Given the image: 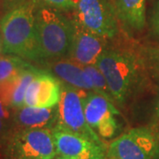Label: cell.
Listing matches in <instances>:
<instances>
[{"mask_svg": "<svg viewBox=\"0 0 159 159\" xmlns=\"http://www.w3.org/2000/svg\"><path fill=\"white\" fill-rule=\"evenodd\" d=\"M33 0L25 1L11 8L0 20L3 51L24 60L41 62L36 34L35 11Z\"/></svg>", "mask_w": 159, "mask_h": 159, "instance_id": "obj_1", "label": "cell"}, {"mask_svg": "<svg viewBox=\"0 0 159 159\" xmlns=\"http://www.w3.org/2000/svg\"><path fill=\"white\" fill-rule=\"evenodd\" d=\"M35 26L42 62L68 58L74 36L73 20L58 9L37 6Z\"/></svg>", "mask_w": 159, "mask_h": 159, "instance_id": "obj_2", "label": "cell"}, {"mask_svg": "<svg viewBox=\"0 0 159 159\" xmlns=\"http://www.w3.org/2000/svg\"><path fill=\"white\" fill-rule=\"evenodd\" d=\"M96 66L107 80L115 102L124 104L139 80L141 60L132 51L106 49Z\"/></svg>", "mask_w": 159, "mask_h": 159, "instance_id": "obj_3", "label": "cell"}, {"mask_svg": "<svg viewBox=\"0 0 159 159\" xmlns=\"http://www.w3.org/2000/svg\"><path fill=\"white\" fill-rule=\"evenodd\" d=\"M73 11L74 20L102 38H113L119 32V20L110 0H80Z\"/></svg>", "mask_w": 159, "mask_h": 159, "instance_id": "obj_4", "label": "cell"}, {"mask_svg": "<svg viewBox=\"0 0 159 159\" xmlns=\"http://www.w3.org/2000/svg\"><path fill=\"white\" fill-rule=\"evenodd\" d=\"M159 140L148 127H136L127 131L111 142L108 159H155Z\"/></svg>", "mask_w": 159, "mask_h": 159, "instance_id": "obj_5", "label": "cell"}, {"mask_svg": "<svg viewBox=\"0 0 159 159\" xmlns=\"http://www.w3.org/2000/svg\"><path fill=\"white\" fill-rule=\"evenodd\" d=\"M88 93L62 83L61 99L57 104V123L93 142L103 145L99 135L86 120L83 102Z\"/></svg>", "mask_w": 159, "mask_h": 159, "instance_id": "obj_6", "label": "cell"}, {"mask_svg": "<svg viewBox=\"0 0 159 159\" xmlns=\"http://www.w3.org/2000/svg\"><path fill=\"white\" fill-rule=\"evenodd\" d=\"M10 151L14 159H55L57 150L51 129H20L13 135Z\"/></svg>", "mask_w": 159, "mask_h": 159, "instance_id": "obj_7", "label": "cell"}, {"mask_svg": "<svg viewBox=\"0 0 159 159\" xmlns=\"http://www.w3.org/2000/svg\"><path fill=\"white\" fill-rule=\"evenodd\" d=\"M57 154L59 157L76 159H105V149L100 145L58 124L52 129Z\"/></svg>", "mask_w": 159, "mask_h": 159, "instance_id": "obj_8", "label": "cell"}, {"mask_svg": "<svg viewBox=\"0 0 159 159\" xmlns=\"http://www.w3.org/2000/svg\"><path fill=\"white\" fill-rule=\"evenodd\" d=\"M83 108L88 124L99 136L109 139L116 134L119 129L116 115L120 113L113 102L95 92H89Z\"/></svg>", "mask_w": 159, "mask_h": 159, "instance_id": "obj_9", "label": "cell"}, {"mask_svg": "<svg viewBox=\"0 0 159 159\" xmlns=\"http://www.w3.org/2000/svg\"><path fill=\"white\" fill-rule=\"evenodd\" d=\"M72 20L74 36L68 58L83 66L96 65L106 50V39L90 32L74 18Z\"/></svg>", "mask_w": 159, "mask_h": 159, "instance_id": "obj_10", "label": "cell"}, {"mask_svg": "<svg viewBox=\"0 0 159 159\" xmlns=\"http://www.w3.org/2000/svg\"><path fill=\"white\" fill-rule=\"evenodd\" d=\"M62 82L47 70L39 73L27 89L24 106L51 108L57 106L61 99Z\"/></svg>", "mask_w": 159, "mask_h": 159, "instance_id": "obj_11", "label": "cell"}, {"mask_svg": "<svg viewBox=\"0 0 159 159\" xmlns=\"http://www.w3.org/2000/svg\"><path fill=\"white\" fill-rule=\"evenodd\" d=\"M48 72L53 74L63 84L78 90L93 92V87L84 66L67 58L44 61Z\"/></svg>", "mask_w": 159, "mask_h": 159, "instance_id": "obj_12", "label": "cell"}, {"mask_svg": "<svg viewBox=\"0 0 159 159\" xmlns=\"http://www.w3.org/2000/svg\"><path fill=\"white\" fill-rule=\"evenodd\" d=\"M14 122L20 129H52L57 124V106L51 108L23 106L16 111Z\"/></svg>", "mask_w": 159, "mask_h": 159, "instance_id": "obj_13", "label": "cell"}, {"mask_svg": "<svg viewBox=\"0 0 159 159\" xmlns=\"http://www.w3.org/2000/svg\"><path fill=\"white\" fill-rule=\"evenodd\" d=\"M119 20L127 29L142 30L146 25V0H115Z\"/></svg>", "mask_w": 159, "mask_h": 159, "instance_id": "obj_14", "label": "cell"}, {"mask_svg": "<svg viewBox=\"0 0 159 159\" xmlns=\"http://www.w3.org/2000/svg\"><path fill=\"white\" fill-rule=\"evenodd\" d=\"M31 65L23 58L13 55L0 57V82L11 79L29 68Z\"/></svg>", "mask_w": 159, "mask_h": 159, "instance_id": "obj_15", "label": "cell"}, {"mask_svg": "<svg viewBox=\"0 0 159 159\" xmlns=\"http://www.w3.org/2000/svg\"><path fill=\"white\" fill-rule=\"evenodd\" d=\"M84 70L91 80L92 87H93V92L105 97L109 101L114 103L115 101H114L112 95L111 93L107 80L97 66L96 65L86 66H84Z\"/></svg>", "mask_w": 159, "mask_h": 159, "instance_id": "obj_16", "label": "cell"}, {"mask_svg": "<svg viewBox=\"0 0 159 159\" xmlns=\"http://www.w3.org/2000/svg\"><path fill=\"white\" fill-rule=\"evenodd\" d=\"M37 6H47L60 11L74 10L80 0H33Z\"/></svg>", "mask_w": 159, "mask_h": 159, "instance_id": "obj_17", "label": "cell"}, {"mask_svg": "<svg viewBox=\"0 0 159 159\" xmlns=\"http://www.w3.org/2000/svg\"><path fill=\"white\" fill-rule=\"evenodd\" d=\"M146 56L149 63V66L159 78V47L148 49L146 51Z\"/></svg>", "mask_w": 159, "mask_h": 159, "instance_id": "obj_18", "label": "cell"}, {"mask_svg": "<svg viewBox=\"0 0 159 159\" xmlns=\"http://www.w3.org/2000/svg\"><path fill=\"white\" fill-rule=\"evenodd\" d=\"M151 26L154 32L159 35V0L155 5L151 15Z\"/></svg>", "mask_w": 159, "mask_h": 159, "instance_id": "obj_19", "label": "cell"}, {"mask_svg": "<svg viewBox=\"0 0 159 159\" xmlns=\"http://www.w3.org/2000/svg\"><path fill=\"white\" fill-rule=\"evenodd\" d=\"M14 6L12 0H0V20Z\"/></svg>", "mask_w": 159, "mask_h": 159, "instance_id": "obj_20", "label": "cell"}, {"mask_svg": "<svg viewBox=\"0 0 159 159\" xmlns=\"http://www.w3.org/2000/svg\"><path fill=\"white\" fill-rule=\"evenodd\" d=\"M10 119V111H9V107H7L4 102L0 99V119L5 121Z\"/></svg>", "mask_w": 159, "mask_h": 159, "instance_id": "obj_21", "label": "cell"}, {"mask_svg": "<svg viewBox=\"0 0 159 159\" xmlns=\"http://www.w3.org/2000/svg\"><path fill=\"white\" fill-rule=\"evenodd\" d=\"M4 134H5V123L3 120L0 119V142L3 139Z\"/></svg>", "mask_w": 159, "mask_h": 159, "instance_id": "obj_22", "label": "cell"}, {"mask_svg": "<svg viewBox=\"0 0 159 159\" xmlns=\"http://www.w3.org/2000/svg\"><path fill=\"white\" fill-rule=\"evenodd\" d=\"M55 159H76V158H68V157H56Z\"/></svg>", "mask_w": 159, "mask_h": 159, "instance_id": "obj_23", "label": "cell"}, {"mask_svg": "<svg viewBox=\"0 0 159 159\" xmlns=\"http://www.w3.org/2000/svg\"><path fill=\"white\" fill-rule=\"evenodd\" d=\"M155 159H159V143H158V148H157V156Z\"/></svg>", "mask_w": 159, "mask_h": 159, "instance_id": "obj_24", "label": "cell"}, {"mask_svg": "<svg viewBox=\"0 0 159 159\" xmlns=\"http://www.w3.org/2000/svg\"><path fill=\"white\" fill-rule=\"evenodd\" d=\"M157 117L159 118V102H158V105H157Z\"/></svg>", "mask_w": 159, "mask_h": 159, "instance_id": "obj_25", "label": "cell"}, {"mask_svg": "<svg viewBox=\"0 0 159 159\" xmlns=\"http://www.w3.org/2000/svg\"><path fill=\"white\" fill-rule=\"evenodd\" d=\"M0 51H1V45H0Z\"/></svg>", "mask_w": 159, "mask_h": 159, "instance_id": "obj_26", "label": "cell"}]
</instances>
